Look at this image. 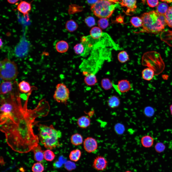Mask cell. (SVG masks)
<instances>
[{
  "mask_svg": "<svg viewBox=\"0 0 172 172\" xmlns=\"http://www.w3.org/2000/svg\"><path fill=\"white\" fill-rule=\"evenodd\" d=\"M18 87L20 91L23 93H27L30 91L31 87L29 84L27 82L23 81L19 83Z\"/></svg>",
  "mask_w": 172,
  "mask_h": 172,
  "instance_id": "cell-26",
  "label": "cell"
},
{
  "mask_svg": "<svg viewBox=\"0 0 172 172\" xmlns=\"http://www.w3.org/2000/svg\"><path fill=\"white\" fill-rule=\"evenodd\" d=\"M162 1L166 2L167 3H170L172 2V0H160Z\"/></svg>",
  "mask_w": 172,
  "mask_h": 172,
  "instance_id": "cell-46",
  "label": "cell"
},
{
  "mask_svg": "<svg viewBox=\"0 0 172 172\" xmlns=\"http://www.w3.org/2000/svg\"><path fill=\"white\" fill-rule=\"evenodd\" d=\"M77 124L80 128L83 129L86 128L90 125L91 120L90 118L87 116H82L78 119Z\"/></svg>",
  "mask_w": 172,
  "mask_h": 172,
  "instance_id": "cell-15",
  "label": "cell"
},
{
  "mask_svg": "<svg viewBox=\"0 0 172 172\" xmlns=\"http://www.w3.org/2000/svg\"><path fill=\"white\" fill-rule=\"evenodd\" d=\"M99 39H95L92 38L89 35L83 36L81 38V41L84 47V53L81 55L83 57L89 55L94 45Z\"/></svg>",
  "mask_w": 172,
  "mask_h": 172,
  "instance_id": "cell-8",
  "label": "cell"
},
{
  "mask_svg": "<svg viewBox=\"0 0 172 172\" xmlns=\"http://www.w3.org/2000/svg\"><path fill=\"white\" fill-rule=\"evenodd\" d=\"M19 0H7L9 3L11 4H14L18 2Z\"/></svg>",
  "mask_w": 172,
  "mask_h": 172,
  "instance_id": "cell-43",
  "label": "cell"
},
{
  "mask_svg": "<svg viewBox=\"0 0 172 172\" xmlns=\"http://www.w3.org/2000/svg\"><path fill=\"white\" fill-rule=\"evenodd\" d=\"M119 3L121 6L124 8V12L127 15H130L133 13L137 8L136 0H120Z\"/></svg>",
  "mask_w": 172,
  "mask_h": 172,
  "instance_id": "cell-9",
  "label": "cell"
},
{
  "mask_svg": "<svg viewBox=\"0 0 172 172\" xmlns=\"http://www.w3.org/2000/svg\"><path fill=\"white\" fill-rule=\"evenodd\" d=\"M144 112L146 115L147 116H152L153 114L154 110L152 107L148 106L145 108Z\"/></svg>",
  "mask_w": 172,
  "mask_h": 172,
  "instance_id": "cell-38",
  "label": "cell"
},
{
  "mask_svg": "<svg viewBox=\"0 0 172 172\" xmlns=\"http://www.w3.org/2000/svg\"><path fill=\"white\" fill-rule=\"evenodd\" d=\"M81 154V151L79 149H76L70 152L69 158L70 160L74 162H77L80 159Z\"/></svg>",
  "mask_w": 172,
  "mask_h": 172,
  "instance_id": "cell-23",
  "label": "cell"
},
{
  "mask_svg": "<svg viewBox=\"0 0 172 172\" xmlns=\"http://www.w3.org/2000/svg\"><path fill=\"white\" fill-rule=\"evenodd\" d=\"M73 48L76 54L81 56L84 53V46L81 43L76 44L74 46Z\"/></svg>",
  "mask_w": 172,
  "mask_h": 172,
  "instance_id": "cell-33",
  "label": "cell"
},
{
  "mask_svg": "<svg viewBox=\"0 0 172 172\" xmlns=\"http://www.w3.org/2000/svg\"><path fill=\"white\" fill-rule=\"evenodd\" d=\"M170 109L171 114L172 115V104L171 105L170 107Z\"/></svg>",
  "mask_w": 172,
  "mask_h": 172,
  "instance_id": "cell-47",
  "label": "cell"
},
{
  "mask_svg": "<svg viewBox=\"0 0 172 172\" xmlns=\"http://www.w3.org/2000/svg\"><path fill=\"white\" fill-rule=\"evenodd\" d=\"M100 42H97L93 45L86 59H84L80 64L79 68L82 74L86 75L89 74L95 75L101 68L104 61L109 60L110 55L108 48Z\"/></svg>",
  "mask_w": 172,
  "mask_h": 172,
  "instance_id": "cell-2",
  "label": "cell"
},
{
  "mask_svg": "<svg viewBox=\"0 0 172 172\" xmlns=\"http://www.w3.org/2000/svg\"><path fill=\"white\" fill-rule=\"evenodd\" d=\"M65 27L66 29L69 32H73L77 29L78 26L76 22L74 20L70 19L66 22Z\"/></svg>",
  "mask_w": 172,
  "mask_h": 172,
  "instance_id": "cell-24",
  "label": "cell"
},
{
  "mask_svg": "<svg viewBox=\"0 0 172 172\" xmlns=\"http://www.w3.org/2000/svg\"><path fill=\"white\" fill-rule=\"evenodd\" d=\"M54 167L55 168L59 167V162L58 161H55L53 164Z\"/></svg>",
  "mask_w": 172,
  "mask_h": 172,
  "instance_id": "cell-42",
  "label": "cell"
},
{
  "mask_svg": "<svg viewBox=\"0 0 172 172\" xmlns=\"http://www.w3.org/2000/svg\"><path fill=\"white\" fill-rule=\"evenodd\" d=\"M142 29L139 32L157 33L162 31L167 24L164 15L152 11L144 13L141 16Z\"/></svg>",
  "mask_w": 172,
  "mask_h": 172,
  "instance_id": "cell-3",
  "label": "cell"
},
{
  "mask_svg": "<svg viewBox=\"0 0 172 172\" xmlns=\"http://www.w3.org/2000/svg\"><path fill=\"white\" fill-rule=\"evenodd\" d=\"M83 145L85 150L89 153L95 152L98 148L97 141L94 138L91 137H88L84 140Z\"/></svg>",
  "mask_w": 172,
  "mask_h": 172,
  "instance_id": "cell-10",
  "label": "cell"
},
{
  "mask_svg": "<svg viewBox=\"0 0 172 172\" xmlns=\"http://www.w3.org/2000/svg\"><path fill=\"white\" fill-rule=\"evenodd\" d=\"M101 85L102 87L105 90H108L113 86V83L108 78H105L101 81Z\"/></svg>",
  "mask_w": 172,
  "mask_h": 172,
  "instance_id": "cell-32",
  "label": "cell"
},
{
  "mask_svg": "<svg viewBox=\"0 0 172 172\" xmlns=\"http://www.w3.org/2000/svg\"><path fill=\"white\" fill-rule=\"evenodd\" d=\"M34 154V160L38 162L42 161L44 158V151L43 150L40 145L38 144L32 149Z\"/></svg>",
  "mask_w": 172,
  "mask_h": 172,
  "instance_id": "cell-14",
  "label": "cell"
},
{
  "mask_svg": "<svg viewBox=\"0 0 172 172\" xmlns=\"http://www.w3.org/2000/svg\"><path fill=\"white\" fill-rule=\"evenodd\" d=\"M168 5L164 3L159 4L157 6L156 11L159 14L165 15L168 9Z\"/></svg>",
  "mask_w": 172,
  "mask_h": 172,
  "instance_id": "cell-27",
  "label": "cell"
},
{
  "mask_svg": "<svg viewBox=\"0 0 172 172\" xmlns=\"http://www.w3.org/2000/svg\"><path fill=\"white\" fill-rule=\"evenodd\" d=\"M97 24L101 29H105L109 25L108 20L107 18H100L98 21Z\"/></svg>",
  "mask_w": 172,
  "mask_h": 172,
  "instance_id": "cell-35",
  "label": "cell"
},
{
  "mask_svg": "<svg viewBox=\"0 0 172 172\" xmlns=\"http://www.w3.org/2000/svg\"><path fill=\"white\" fill-rule=\"evenodd\" d=\"M71 142L75 146H78L81 144L83 141L82 136L79 133H75L72 134L71 137Z\"/></svg>",
  "mask_w": 172,
  "mask_h": 172,
  "instance_id": "cell-21",
  "label": "cell"
},
{
  "mask_svg": "<svg viewBox=\"0 0 172 172\" xmlns=\"http://www.w3.org/2000/svg\"><path fill=\"white\" fill-rule=\"evenodd\" d=\"M53 95L54 99L57 102L67 104L69 98L70 92L68 88L63 83L57 84Z\"/></svg>",
  "mask_w": 172,
  "mask_h": 172,
  "instance_id": "cell-7",
  "label": "cell"
},
{
  "mask_svg": "<svg viewBox=\"0 0 172 172\" xmlns=\"http://www.w3.org/2000/svg\"><path fill=\"white\" fill-rule=\"evenodd\" d=\"M2 41L1 40V39H0V47H1V45H2Z\"/></svg>",
  "mask_w": 172,
  "mask_h": 172,
  "instance_id": "cell-48",
  "label": "cell"
},
{
  "mask_svg": "<svg viewBox=\"0 0 172 172\" xmlns=\"http://www.w3.org/2000/svg\"><path fill=\"white\" fill-rule=\"evenodd\" d=\"M109 2H113L114 3H117L119 2L120 0H108Z\"/></svg>",
  "mask_w": 172,
  "mask_h": 172,
  "instance_id": "cell-45",
  "label": "cell"
},
{
  "mask_svg": "<svg viewBox=\"0 0 172 172\" xmlns=\"http://www.w3.org/2000/svg\"><path fill=\"white\" fill-rule=\"evenodd\" d=\"M120 103V101L118 98L115 96H112L110 97L108 102V106L112 108L118 107Z\"/></svg>",
  "mask_w": 172,
  "mask_h": 172,
  "instance_id": "cell-25",
  "label": "cell"
},
{
  "mask_svg": "<svg viewBox=\"0 0 172 172\" xmlns=\"http://www.w3.org/2000/svg\"><path fill=\"white\" fill-rule=\"evenodd\" d=\"M159 0H147L148 5L150 7H154L157 6L159 4Z\"/></svg>",
  "mask_w": 172,
  "mask_h": 172,
  "instance_id": "cell-39",
  "label": "cell"
},
{
  "mask_svg": "<svg viewBox=\"0 0 172 172\" xmlns=\"http://www.w3.org/2000/svg\"><path fill=\"white\" fill-rule=\"evenodd\" d=\"M99 0H86L87 3L91 6L97 2Z\"/></svg>",
  "mask_w": 172,
  "mask_h": 172,
  "instance_id": "cell-41",
  "label": "cell"
},
{
  "mask_svg": "<svg viewBox=\"0 0 172 172\" xmlns=\"http://www.w3.org/2000/svg\"><path fill=\"white\" fill-rule=\"evenodd\" d=\"M117 85L119 91L121 93L127 92L131 88L129 82L127 80H122L119 81Z\"/></svg>",
  "mask_w": 172,
  "mask_h": 172,
  "instance_id": "cell-13",
  "label": "cell"
},
{
  "mask_svg": "<svg viewBox=\"0 0 172 172\" xmlns=\"http://www.w3.org/2000/svg\"><path fill=\"white\" fill-rule=\"evenodd\" d=\"M165 146L162 143L158 142L157 143L155 146V150L158 153H161L163 152L165 149Z\"/></svg>",
  "mask_w": 172,
  "mask_h": 172,
  "instance_id": "cell-37",
  "label": "cell"
},
{
  "mask_svg": "<svg viewBox=\"0 0 172 172\" xmlns=\"http://www.w3.org/2000/svg\"><path fill=\"white\" fill-rule=\"evenodd\" d=\"M130 21L132 25L135 27L138 28L142 26V21L141 18L138 17H132Z\"/></svg>",
  "mask_w": 172,
  "mask_h": 172,
  "instance_id": "cell-31",
  "label": "cell"
},
{
  "mask_svg": "<svg viewBox=\"0 0 172 172\" xmlns=\"http://www.w3.org/2000/svg\"><path fill=\"white\" fill-rule=\"evenodd\" d=\"M108 162L106 159L103 156H98L94 159L92 164V167L98 171H103L107 168Z\"/></svg>",
  "mask_w": 172,
  "mask_h": 172,
  "instance_id": "cell-11",
  "label": "cell"
},
{
  "mask_svg": "<svg viewBox=\"0 0 172 172\" xmlns=\"http://www.w3.org/2000/svg\"><path fill=\"white\" fill-rule=\"evenodd\" d=\"M11 82L4 81L1 83L0 86V94H5L11 91L12 86Z\"/></svg>",
  "mask_w": 172,
  "mask_h": 172,
  "instance_id": "cell-18",
  "label": "cell"
},
{
  "mask_svg": "<svg viewBox=\"0 0 172 172\" xmlns=\"http://www.w3.org/2000/svg\"><path fill=\"white\" fill-rule=\"evenodd\" d=\"M44 170L43 166L39 162L34 163L32 167V170L33 172H43Z\"/></svg>",
  "mask_w": 172,
  "mask_h": 172,
  "instance_id": "cell-34",
  "label": "cell"
},
{
  "mask_svg": "<svg viewBox=\"0 0 172 172\" xmlns=\"http://www.w3.org/2000/svg\"><path fill=\"white\" fill-rule=\"evenodd\" d=\"M141 142L142 145L144 147L149 148L153 145L154 139L151 136L146 135L141 138Z\"/></svg>",
  "mask_w": 172,
  "mask_h": 172,
  "instance_id": "cell-17",
  "label": "cell"
},
{
  "mask_svg": "<svg viewBox=\"0 0 172 172\" xmlns=\"http://www.w3.org/2000/svg\"><path fill=\"white\" fill-rule=\"evenodd\" d=\"M44 158L45 160L51 161L54 159L55 155L51 150L48 149L44 151Z\"/></svg>",
  "mask_w": 172,
  "mask_h": 172,
  "instance_id": "cell-29",
  "label": "cell"
},
{
  "mask_svg": "<svg viewBox=\"0 0 172 172\" xmlns=\"http://www.w3.org/2000/svg\"><path fill=\"white\" fill-rule=\"evenodd\" d=\"M115 130L117 133L120 134L122 133L124 130V127L121 124H118L115 126Z\"/></svg>",
  "mask_w": 172,
  "mask_h": 172,
  "instance_id": "cell-40",
  "label": "cell"
},
{
  "mask_svg": "<svg viewBox=\"0 0 172 172\" xmlns=\"http://www.w3.org/2000/svg\"><path fill=\"white\" fill-rule=\"evenodd\" d=\"M38 126L39 140L45 148L51 150L61 146L59 139L62 133L60 130L52 125L48 126L40 124Z\"/></svg>",
  "mask_w": 172,
  "mask_h": 172,
  "instance_id": "cell-4",
  "label": "cell"
},
{
  "mask_svg": "<svg viewBox=\"0 0 172 172\" xmlns=\"http://www.w3.org/2000/svg\"><path fill=\"white\" fill-rule=\"evenodd\" d=\"M125 172H132L131 171H126Z\"/></svg>",
  "mask_w": 172,
  "mask_h": 172,
  "instance_id": "cell-49",
  "label": "cell"
},
{
  "mask_svg": "<svg viewBox=\"0 0 172 172\" xmlns=\"http://www.w3.org/2000/svg\"><path fill=\"white\" fill-rule=\"evenodd\" d=\"M111 2L108 0H99L91 6V10L93 14L100 18H108L110 17L113 12L110 10Z\"/></svg>",
  "mask_w": 172,
  "mask_h": 172,
  "instance_id": "cell-6",
  "label": "cell"
},
{
  "mask_svg": "<svg viewBox=\"0 0 172 172\" xmlns=\"http://www.w3.org/2000/svg\"><path fill=\"white\" fill-rule=\"evenodd\" d=\"M165 16L167 24L172 28V6L169 8Z\"/></svg>",
  "mask_w": 172,
  "mask_h": 172,
  "instance_id": "cell-28",
  "label": "cell"
},
{
  "mask_svg": "<svg viewBox=\"0 0 172 172\" xmlns=\"http://www.w3.org/2000/svg\"><path fill=\"white\" fill-rule=\"evenodd\" d=\"M84 22L86 25L89 27H91L95 24V21L92 16H89L86 17L84 19Z\"/></svg>",
  "mask_w": 172,
  "mask_h": 172,
  "instance_id": "cell-36",
  "label": "cell"
},
{
  "mask_svg": "<svg viewBox=\"0 0 172 172\" xmlns=\"http://www.w3.org/2000/svg\"><path fill=\"white\" fill-rule=\"evenodd\" d=\"M56 50L60 53L65 52L68 50L69 46L67 43L64 40H60L57 42L55 45Z\"/></svg>",
  "mask_w": 172,
  "mask_h": 172,
  "instance_id": "cell-16",
  "label": "cell"
},
{
  "mask_svg": "<svg viewBox=\"0 0 172 172\" xmlns=\"http://www.w3.org/2000/svg\"><path fill=\"white\" fill-rule=\"evenodd\" d=\"M84 81L86 84L88 86L94 85L97 82V80L95 75L89 74L85 76Z\"/></svg>",
  "mask_w": 172,
  "mask_h": 172,
  "instance_id": "cell-22",
  "label": "cell"
},
{
  "mask_svg": "<svg viewBox=\"0 0 172 172\" xmlns=\"http://www.w3.org/2000/svg\"><path fill=\"white\" fill-rule=\"evenodd\" d=\"M118 58L119 62L123 63L127 62L129 60V56L126 51H122L118 54Z\"/></svg>",
  "mask_w": 172,
  "mask_h": 172,
  "instance_id": "cell-30",
  "label": "cell"
},
{
  "mask_svg": "<svg viewBox=\"0 0 172 172\" xmlns=\"http://www.w3.org/2000/svg\"><path fill=\"white\" fill-rule=\"evenodd\" d=\"M30 3L25 1H21L17 6V9L24 16L28 15L31 9Z\"/></svg>",
  "mask_w": 172,
  "mask_h": 172,
  "instance_id": "cell-12",
  "label": "cell"
},
{
  "mask_svg": "<svg viewBox=\"0 0 172 172\" xmlns=\"http://www.w3.org/2000/svg\"><path fill=\"white\" fill-rule=\"evenodd\" d=\"M142 77L144 80L150 81L153 78L155 72L152 69L149 68L144 69L142 72Z\"/></svg>",
  "mask_w": 172,
  "mask_h": 172,
  "instance_id": "cell-20",
  "label": "cell"
},
{
  "mask_svg": "<svg viewBox=\"0 0 172 172\" xmlns=\"http://www.w3.org/2000/svg\"><path fill=\"white\" fill-rule=\"evenodd\" d=\"M122 17L121 16L119 15L118 16L117 18V20L118 21V22H120L122 21L123 20Z\"/></svg>",
  "mask_w": 172,
  "mask_h": 172,
  "instance_id": "cell-44",
  "label": "cell"
},
{
  "mask_svg": "<svg viewBox=\"0 0 172 172\" xmlns=\"http://www.w3.org/2000/svg\"><path fill=\"white\" fill-rule=\"evenodd\" d=\"M0 77L4 81H11L17 78L18 74L16 64L6 58L0 61Z\"/></svg>",
  "mask_w": 172,
  "mask_h": 172,
  "instance_id": "cell-5",
  "label": "cell"
},
{
  "mask_svg": "<svg viewBox=\"0 0 172 172\" xmlns=\"http://www.w3.org/2000/svg\"><path fill=\"white\" fill-rule=\"evenodd\" d=\"M90 35L93 38L98 39L100 38L103 36V33L99 27H94L92 28L90 31Z\"/></svg>",
  "mask_w": 172,
  "mask_h": 172,
  "instance_id": "cell-19",
  "label": "cell"
},
{
  "mask_svg": "<svg viewBox=\"0 0 172 172\" xmlns=\"http://www.w3.org/2000/svg\"><path fill=\"white\" fill-rule=\"evenodd\" d=\"M48 112V109L40 108L28 110L15 104L11 111L0 112V130L12 150L27 153L38 144V136L33 129V123L37 118L46 116Z\"/></svg>",
  "mask_w": 172,
  "mask_h": 172,
  "instance_id": "cell-1",
  "label": "cell"
}]
</instances>
